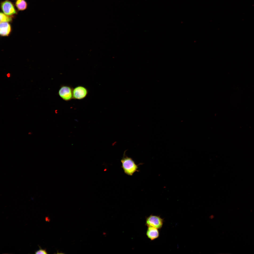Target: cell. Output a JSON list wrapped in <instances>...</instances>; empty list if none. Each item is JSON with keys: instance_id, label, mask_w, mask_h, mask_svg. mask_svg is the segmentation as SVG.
Segmentation results:
<instances>
[{"instance_id": "obj_1", "label": "cell", "mask_w": 254, "mask_h": 254, "mask_svg": "<svg viewBox=\"0 0 254 254\" xmlns=\"http://www.w3.org/2000/svg\"><path fill=\"white\" fill-rule=\"evenodd\" d=\"M126 151L124 152L123 156L121 160V167L125 174L132 176L135 172L139 171L138 169L139 164H137L131 158L126 155Z\"/></svg>"}, {"instance_id": "obj_2", "label": "cell", "mask_w": 254, "mask_h": 254, "mask_svg": "<svg viewBox=\"0 0 254 254\" xmlns=\"http://www.w3.org/2000/svg\"><path fill=\"white\" fill-rule=\"evenodd\" d=\"M164 222L163 219L160 216L151 214L146 218L145 225L147 227L152 226L159 229L162 227Z\"/></svg>"}, {"instance_id": "obj_3", "label": "cell", "mask_w": 254, "mask_h": 254, "mask_svg": "<svg viewBox=\"0 0 254 254\" xmlns=\"http://www.w3.org/2000/svg\"><path fill=\"white\" fill-rule=\"evenodd\" d=\"M73 89L70 86L62 85L59 89L58 94L63 100L69 101L73 99Z\"/></svg>"}, {"instance_id": "obj_4", "label": "cell", "mask_w": 254, "mask_h": 254, "mask_svg": "<svg viewBox=\"0 0 254 254\" xmlns=\"http://www.w3.org/2000/svg\"><path fill=\"white\" fill-rule=\"evenodd\" d=\"M1 9L5 14L10 16H12L17 13L13 4L9 0H5L0 4Z\"/></svg>"}, {"instance_id": "obj_5", "label": "cell", "mask_w": 254, "mask_h": 254, "mask_svg": "<svg viewBox=\"0 0 254 254\" xmlns=\"http://www.w3.org/2000/svg\"><path fill=\"white\" fill-rule=\"evenodd\" d=\"M88 91L85 87L82 86L75 87L73 90V99L81 100L85 98L88 94Z\"/></svg>"}, {"instance_id": "obj_6", "label": "cell", "mask_w": 254, "mask_h": 254, "mask_svg": "<svg viewBox=\"0 0 254 254\" xmlns=\"http://www.w3.org/2000/svg\"><path fill=\"white\" fill-rule=\"evenodd\" d=\"M158 229L154 227L148 226L146 232V235L147 237L151 241L158 238L159 236Z\"/></svg>"}, {"instance_id": "obj_7", "label": "cell", "mask_w": 254, "mask_h": 254, "mask_svg": "<svg viewBox=\"0 0 254 254\" xmlns=\"http://www.w3.org/2000/svg\"><path fill=\"white\" fill-rule=\"evenodd\" d=\"M11 25L8 22H0V34L3 36H8L11 31Z\"/></svg>"}, {"instance_id": "obj_8", "label": "cell", "mask_w": 254, "mask_h": 254, "mask_svg": "<svg viewBox=\"0 0 254 254\" xmlns=\"http://www.w3.org/2000/svg\"><path fill=\"white\" fill-rule=\"evenodd\" d=\"M15 5L19 10L23 11L27 8V4L25 0H16Z\"/></svg>"}, {"instance_id": "obj_9", "label": "cell", "mask_w": 254, "mask_h": 254, "mask_svg": "<svg viewBox=\"0 0 254 254\" xmlns=\"http://www.w3.org/2000/svg\"><path fill=\"white\" fill-rule=\"evenodd\" d=\"M0 22H9L12 20V16L7 15L2 12H0Z\"/></svg>"}, {"instance_id": "obj_10", "label": "cell", "mask_w": 254, "mask_h": 254, "mask_svg": "<svg viewBox=\"0 0 254 254\" xmlns=\"http://www.w3.org/2000/svg\"><path fill=\"white\" fill-rule=\"evenodd\" d=\"M35 253V254H47L48 253L45 249H42L40 247V249L36 251Z\"/></svg>"}, {"instance_id": "obj_11", "label": "cell", "mask_w": 254, "mask_h": 254, "mask_svg": "<svg viewBox=\"0 0 254 254\" xmlns=\"http://www.w3.org/2000/svg\"><path fill=\"white\" fill-rule=\"evenodd\" d=\"M6 76L8 78H9L11 76V74L10 73H8L6 74Z\"/></svg>"}, {"instance_id": "obj_12", "label": "cell", "mask_w": 254, "mask_h": 254, "mask_svg": "<svg viewBox=\"0 0 254 254\" xmlns=\"http://www.w3.org/2000/svg\"><path fill=\"white\" fill-rule=\"evenodd\" d=\"M214 216L213 215H211L210 217V218L211 219H212L214 218Z\"/></svg>"}]
</instances>
